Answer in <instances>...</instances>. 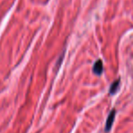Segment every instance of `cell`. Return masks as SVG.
Masks as SVG:
<instances>
[{"label":"cell","instance_id":"6da1fadb","mask_svg":"<svg viewBox=\"0 0 133 133\" xmlns=\"http://www.w3.org/2000/svg\"><path fill=\"white\" fill-rule=\"evenodd\" d=\"M115 110H113L111 112L109 113L108 117V119H107V122H106V128H105V131H108V130L111 129V126L113 124V121H114V118H115Z\"/></svg>","mask_w":133,"mask_h":133},{"label":"cell","instance_id":"7a4b0ae2","mask_svg":"<svg viewBox=\"0 0 133 133\" xmlns=\"http://www.w3.org/2000/svg\"><path fill=\"white\" fill-rule=\"evenodd\" d=\"M93 72L97 74V75H100L103 72V64L102 62L100 60L97 61L96 63H94V66H93Z\"/></svg>","mask_w":133,"mask_h":133},{"label":"cell","instance_id":"3957f363","mask_svg":"<svg viewBox=\"0 0 133 133\" xmlns=\"http://www.w3.org/2000/svg\"><path fill=\"white\" fill-rule=\"evenodd\" d=\"M119 86V80L115 81V82L112 83V85L110 86V89H109V93H110V94H112V95L115 94V93L118 91Z\"/></svg>","mask_w":133,"mask_h":133}]
</instances>
